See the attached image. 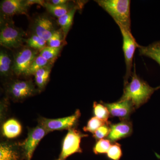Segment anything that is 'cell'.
<instances>
[{"instance_id":"cell-28","label":"cell","mask_w":160,"mask_h":160,"mask_svg":"<svg viewBox=\"0 0 160 160\" xmlns=\"http://www.w3.org/2000/svg\"><path fill=\"white\" fill-rule=\"evenodd\" d=\"M107 155L109 159L112 160H120L122 156L121 145L119 143L115 142L111 145Z\"/></svg>"},{"instance_id":"cell-17","label":"cell","mask_w":160,"mask_h":160,"mask_svg":"<svg viewBox=\"0 0 160 160\" xmlns=\"http://www.w3.org/2000/svg\"><path fill=\"white\" fill-rule=\"evenodd\" d=\"M82 3L81 2L78 5H72L69 4V2L65 5H54L51 4L48 1L45 2L44 7L46 8V10L49 13L58 18L68 13L69 11L75 7L83 6L84 4Z\"/></svg>"},{"instance_id":"cell-6","label":"cell","mask_w":160,"mask_h":160,"mask_svg":"<svg viewBox=\"0 0 160 160\" xmlns=\"http://www.w3.org/2000/svg\"><path fill=\"white\" fill-rule=\"evenodd\" d=\"M120 29L122 36V49L126 66V74L124 77V84H125L129 82L131 77L135 52L140 45L137 42L131 31Z\"/></svg>"},{"instance_id":"cell-19","label":"cell","mask_w":160,"mask_h":160,"mask_svg":"<svg viewBox=\"0 0 160 160\" xmlns=\"http://www.w3.org/2000/svg\"><path fill=\"white\" fill-rule=\"evenodd\" d=\"M52 64L45 66L39 69L35 72V83L40 91H42L46 87L49 81Z\"/></svg>"},{"instance_id":"cell-8","label":"cell","mask_w":160,"mask_h":160,"mask_svg":"<svg viewBox=\"0 0 160 160\" xmlns=\"http://www.w3.org/2000/svg\"><path fill=\"white\" fill-rule=\"evenodd\" d=\"M88 136V135L84 134L75 128L69 129L63 140L59 159L65 160L72 154L82 152L80 146L81 140Z\"/></svg>"},{"instance_id":"cell-3","label":"cell","mask_w":160,"mask_h":160,"mask_svg":"<svg viewBox=\"0 0 160 160\" xmlns=\"http://www.w3.org/2000/svg\"><path fill=\"white\" fill-rule=\"evenodd\" d=\"M0 44L7 49H18L22 47L26 33L21 28L15 26L12 18L1 16Z\"/></svg>"},{"instance_id":"cell-13","label":"cell","mask_w":160,"mask_h":160,"mask_svg":"<svg viewBox=\"0 0 160 160\" xmlns=\"http://www.w3.org/2000/svg\"><path fill=\"white\" fill-rule=\"evenodd\" d=\"M26 160L21 143L2 142L0 145V160Z\"/></svg>"},{"instance_id":"cell-23","label":"cell","mask_w":160,"mask_h":160,"mask_svg":"<svg viewBox=\"0 0 160 160\" xmlns=\"http://www.w3.org/2000/svg\"><path fill=\"white\" fill-rule=\"evenodd\" d=\"M25 41L27 46L39 52L47 46V41L34 33Z\"/></svg>"},{"instance_id":"cell-26","label":"cell","mask_w":160,"mask_h":160,"mask_svg":"<svg viewBox=\"0 0 160 160\" xmlns=\"http://www.w3.org/2000/svg\"><path fill=\"white\" fill-rule=\"evenodd\" d=\"M105 124L110 125L111 124H108L106 122L94 117L89 119L87 123V126H85L83 128V129L85 132H91L93 134L99 128Z\"/></svg>"},{"instance_id":"cell-4","label":"cell","mask_w":160,"mask_h":160,"mask_svg":"<svg viewBox=\"0 0 160 160\" xmlns=\"http://www.w3.org/2000/svg\"><path fill=\"white\" fill-rule=\"evenodd\" d=\"M6 94L14 102H21L40 92L32 80H13L5 86Z\"/></svg>"},{"instance_id":"cell-9","label":"cell","mask_w":160,"mask_h":160,"mask_svg":"<svg viewBox=\"0 0 160 160\" xmlns=\"http://www.w3.org/2000/svg\"><path fill=\"white\" fill-rule=\"evenodd\" d=\"M48 133L46 129L39 124L34 128L28 129L27 138L24 142L21 143L26 160H31L39 143Z\"/></svg>"},{"instance_id":"cell-12","label":"cell","mask_w":160,"mask_h":160,"mask_svg":"<svg viewBox=\"0 0 160 160\" xmlns=\"http://www.w3.org/2000/svg\"><path fill=\"white\" fill-rule=\"evenodd\" d=\"M30 6L27 0H4L0 5L1 16L12 18L15 15H27Z\"/></svg>"},{"instance_id":"cell-20","label":"cell","mask_w":160,"mask_h":160,"mask_svg":"<svg viewBox=\"0 0 160 160\" xmlns=\"http://www.w3.org/2000/svg\"><path fill=\"white\" fill-rule=\"evenodd\" d=\"M82 6H77L72 9L68 13L58 18V23L61 26V29L66 39L68 32L72 26L75 14L78 9H81Z\"/></svg>"},{"instance_id":"cell-21","label":"cell","mask_w":160,"mask_h":160,"mask_svg":"<svg viewBox=\"0 0 160 160\" xmlns=\"http://www.w3.org/2000/svg\"><path fill=\"white\" fill-rule=\"evenodd\" d=\"M54 62L49 61L46 60L45 58L42 57L41 55L39 54L37 57L35 58L34 61L30 65L26 76H29L31 75H34L35 72L39 69L41 68L50 65L51 64H53Z\"/></svg>"},{"instance_id":"cell-29","label":"cell","mask_w":160,"mask_h":160,"mask_svg":"<svg viewBox=\"0 0 160 160\" xmlns=\"http://www.w3.org/2000/svg\"><path fill=\"white\" fill-rule=\"evenodd\" d=\"M110 125L105 124L101 126L93 134V137L97 141L102 139L103 138L108 137L110 131Z\"/></svg>"},{"instance_id":"cell-2","label":"cell","mask_w":160,"mask_h":160,"mask_svg":"<svg viewBox=\"0 0 160 160\" xmlns=\"http://www.w3.org/2000/svg\"><path fill=\"white\" fill-rule=\"evenodd\" d=\"M112 18L119 29L131 31L130 4L129 0L95 1Z\"/></svg>"},{"instance_id":"cell-24","label":"cell","mask_w":160,"mask_h":160,"mask_svg":"<svg viewBox=\"0 0 160 160\" xmlns=\"http://www.w3.org/2000/svg\"><path fill=\"white\" fill-rule=\"evenodd\" d=\"M63 46L59 47H52L46 46L39 52V54L49 61L55 62L62 49Z\"/></svg>"},{"instance_id":"cell-7","label":"cell","mask_w":160,"mask_h":160,"mask_svg":"<svg viewBox=\"0 0 160 160\" xmlns=\"http://www.w3.org/2000/svg\"><path fill=\"white\" fill-rule=\"evenodd\" d=\"M81 113L79 109L69 116L57 119H49L41 117L38 120V124L41 125L47 132L62 130L75 128L77 124Z\"/></svg>"},{"instance_id":"cell-18","label":"cell","mask_w":160,"mask_h":160,"mask_svg":"<svg viewBox=\"0 0 160 160\" xmlns=\"http://www.w3.org/2000/svg\"><path fill=\"white\" fill-rule=\"evenodd\" d=\"M139 54L154 60L160 66V41L154 42L147 46H139Z\"/></svg>"},{"instance_id":"cell-11","label":"cell","mask_w":160,"mask_h":160,"mask_svg":"<svg viewBox=\"0 0 160 160\" xmlns=\"http://www.w3.org/2000/svg\"><path fill=\"white\" fill-rule=\"evenodd\" d=\"M101 102L107 107L110 116L119 118L121 121L129 120L130 115L136 109L134 105L129 100H119L111 103Z\"/></svg>"},{"instance_id":"cell-10","label":"cell","mask_w":160,"mask_h":160,"mask_svg":"<svg viewBox=\"0 0 160 160\" xmlns=\"http://www.w3.org/2000/svg\"><path fill=\"white\" fill-rule=\"evenodd\" d=\"M31 29L33 33L43 38L47 42L57 30L54 21L45 14L38 15L33 19Z\"/></svg>"},{"instance_id":"cell-5","label":"cell","mask_w":160,"mask_h":160,"mask_svg":"<svg viewBox=\"0 0 160 160\" xmlns=\"http://www.w3.org/2000/svg\"><path fill=\"white\" fill-rule=\"evenodd\" d=\"M39 54L38 51L28 46L21 47L13 55V73L18 76H26L32 63Z\"/></svg>"},{"instance_id":"cell-30","label":"cell","mask_w":160,"mask_h":160,"mask_svg":"<svg viewBox=\"0 0 160 160\" xmlns=\"http://www.w3.org/2000/svg\"><path fill=\"white\" fill-rule=\"evenodd\" d=\"M49 2L54 5H65L69 2V1L67 0H52V1H49Z\"/></svg>"},{"instance_id":"cell-32","label":"cell","mask_w":160,"mask_h":160,"mask_svg":"<svg viewBox=\"0 0 160 160\" xmlns=\"http://www.w3.org/2000/svg\"><path fill=\"white\" fill-rule=\"evenodd\" d=\"M58 160H63L60 159H58Z\"/></svg>"},{"instance_id":"cell-27","label":"cell","mask_w":160,"mask_h":160,"mask_svg":"<svg viewBox=\"0 0 160 160\" xmlns=\"http://www.w3.org/2000/svg\"><path fill=\"white\" fill-rule=\"evenodd\" d=\"M111 146V142L109 140H99L93 147V152L96 154L107 153Z\"/></svg>"},{"instance_id":"cell-1","label":"cell","mask_w":160,"mask_h":160,"mask_svg":"<svg viewBox=\"0 0 160 160\" xmlns=\"http://www.w3.org/2000/svg\"><path fill=\"white\" fill-rule=\"evenodd\" d=\"M135 66L130 82L124 84L123 93L119 100L131 101L137 109L147 102L155 92L160 89V86L155 88L149 86L137 74Z\"/></svg>"},{"instance_id":"cell-22","label":"cell","mask_w":160,"mask_h":160,"mask_svg":"<svg viewBox=\"0 0 160 160\" xmlns=\"http://www.w3.org/2000/svg\"><path fill=\"white\" fill-rule=\"evenodd\" d=\"M93 113L95 117L106 122L108 124L111 123L108 121L110 116L109 110L107 107L102 102L98 103L95 102L93 104Z\"/></svg>"},{"instance_id":"cell-31","label":"cell","mask_w":160,"mask_h":160,"mask_svg":"<svg viewBox=\"0 0 160 160\" xmlns=\"http://www.w3.org/2000/svg\"><path fill=\"white\" fill-rule=\"evenodd\" d=\"M27 1L28 4L30 6L33 4H36L44 6L45 2V1H41V0H27Z\"/></svg>"},{"instance_id":"cell-15","label":"cell","mask_w":160,"mask_h":160,"mask_svg":"<svg viewBox=\"0 0 160 160\" xmlns=\"http://www.w3.org/2000/svg\"><path fill=\"white\" fill-rule=\"evenodd\" d=\"M22 126L17 120L9 119L3 123L2 132L5 137L8 139L14 138L21 134Z\"/></svg>"},{"instance_id":"cell-14","label":"cell","mask_w":160,"mask_h":160,"mask_svg":"<svg viewBox=\"0 0 160 160\" xmlns=\"http://www.w3.org/2000/svg\"><path fill=\"white\" fill-rule=\"evenodd\" d=\"M110 128L108 139L112 142L128 137L132 132V124L130 120L122 121L117 124H111Z\"/></svg>"},{"instance_id":"cell-25","label":"cell","mask_w":160,"mask_h":160,"mask_svg":"<svg viewBox=\"0 0 160 160\" xmlns=\"http://www.w3.org/2000/svg\"><path fill=\"white\" fill-rule=\"evenodd\" d=\"M65 40L62 29H57L47 41V46L52 47H59L63 46L62 43Z\"/></svg>"},{"instance_id":"cell-16","label":"cell","mask_w":160,"mask_h":160,"mask_svg":"<svg viewBox=\"0 0 160 160\" xmlns=\"http://www.w3.org/2000/svg\"><path fill=\"white\" fill-rule=\"evenodd\" d=\"M13 59L6 50L0 52V74L4 78H9L13 73Z\"/></svg>"}]
</instances>
